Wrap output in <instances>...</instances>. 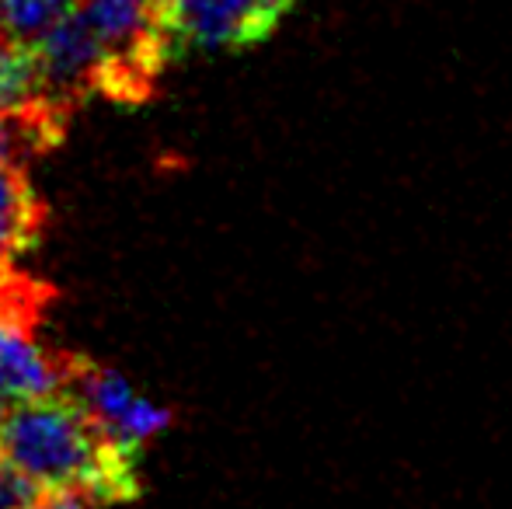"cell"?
I'll return each instance as SVG.
<instances>
[{
  "mask_svg": "<svg viewBox=\"0 0 512 509\" xmlns=\"http://www.w3.org/2000/svg\"><path fill=\"white\" fill-rule=\"evenodd\" d=\"M0 457L46 489L88 485L112 503L140 492L136 450L105 433L77 398L18 401L0 415Z\"/></svg>",
  "mask_w": 512,
  "mask_h": 509,
  "instance_id": "cell-1",
  "label": "cell"
},
{
  "mask_svg": "<svg viewBox=\"0 0 512 509\" xmlns=\"http://www.w3.org/2000/svg\"><path fill=\"white\" fill-rule=\"evenodd\" d=\"M293 0H175L168 28L175 49H244L272 35Z\"/></svg>",
  "mask_w": 512,
  "mask_h": 509,
  "instance_id": "cell-2",
  "label": "cell"
},
{
  "mask_svg": "<svg viewBox=\"0 0 512 509\" xmlns=\"http://www.w3.org/2000/svg\"><path fill=\"white\" fill-rule=\"evenodd\" d=\"M67 363V384L81 394V405L91 412V419L112 433L126 447L154 440L157 433L171 426V412L143 394L133 391L126 377H119L108 367H95L91 360H63Z\"/></svg>",
  "mask_w": 512,
  "mask_h": 509,
  "instance_id": "cell-3",
  "label": "cell"
},
{
  "mask_svg": "<svg viewBox=\"0 0 512 509\" xmlns=\"http://www.w3.org/2000/svg\"><path fill=\"white\" fill-rule=\"evenodd\" d=\"M39 53L46 84L60 102L74 109L88 95H102V77L108 63V49L88 14L77 7L63 21H56L39 42H32Z\"/></svg>",
  "mask_w": 512,
  "mask_h": 509,
  "instance_id": "cell-4",
  "label": "cell"
},
{
  "mask_svg": "<svg viewBox=\"0 0 512 509\" xmlns=\"http://www.w3.org/2000/svg\"><path fill=\"white\" fill-rule=\"evenodd\" d=\"M32 318L25 311H0V374L14 387L21 401L53 398L67 384V363L53 367L46 349L35 342Z\"/></svg>",
  "mask_w": 512,
  "mask_h": 509,
  "instance_id": "cell-5",
  "label": "cell"
},
{
  "mask_svg": "<svg viewBox=\"0 0 512 509\" xmlns=\"http://www.w3.org/2000/svg\"><path fill=\"white\" fill-rule=\"evenodd\" d=\"M46 224V206L35 196L28 175L18 164H0V258L14 262L39 241Z\"/></svg>",
  "mask_w": 512,
  "mask_h": 509,
  "instance_id": "cell-6",
  "label": "cell"
},
{
  "mask_svg": "<svg viewBox=\"0 0 512 509\" xmlns=\"http://www.w3.org/2000/svg\"><path fill=\"white\" fill-rule=\"evenodd\" d=\"M77 7L81 0H0V32L32 46Z\"/></svg>",
  "mask_w": 512,
  "mask_h": 509,
  "instance_id": "cell-7",
  "label": "cell"
},
{
  "mask_svg": "<svg viewBox=\"0 0 512 509\" xmlns=\"http://www.w3.org/2000/svg\"><path fill=\"white\" fill-rule=\"evenodd\" d=\"M49 489L0 457V509H42Z\"/></svg>",
  "mask_w": 512,
  "mask_h": 509,
  "instance_id": "cell-8",
  "label": "cell"
},
{
  "mask_svg": "<svg viewBox=\"0 0 512 509\" xmlns=\"http://www.w3.org/2000/svg\"><path fill=\"white\" fill-rule=\"evenodd\" d=\"M42 509H108V499L88 485H70V489H49Z\"/></svg>",
  "mask_w": 512,
  "mask_h": 509,
  "instance_id": "cell-9",
  "label": "cell"
},
{
  "mask_svg": "<svg viewBox=\"0 0 512 509\" xmlns=\"http://www.w3.org/2000/svg\"><path fill=\"white\" fill-rule=\"evenodd\" d=\"M18 401H21V398L14 394V387L7 384V377H4V374H0V415L11 412V408L18 405Z\"/></svg>",
  "mask_w": 512,
  "mask_h": 509,
  "instance_id": "cell-10",
  "label": "cell"
},
{
  "mask_svg": "<svg viewBox=\"0 0 512 509\" xmlns=\"http://www.w3.org/2000/svg\"><path fill=\"white\" fill-rule=\"evenodd\" d=\"M150 4H154L157 11L164 14V21H168V14H171V7H175V0H150Z\"/></svg>",
  "mask_w": 512,
  "mask_h": 509,
  "instance_id": "cell-11",
  "label": "cell"
}]
</instances>
